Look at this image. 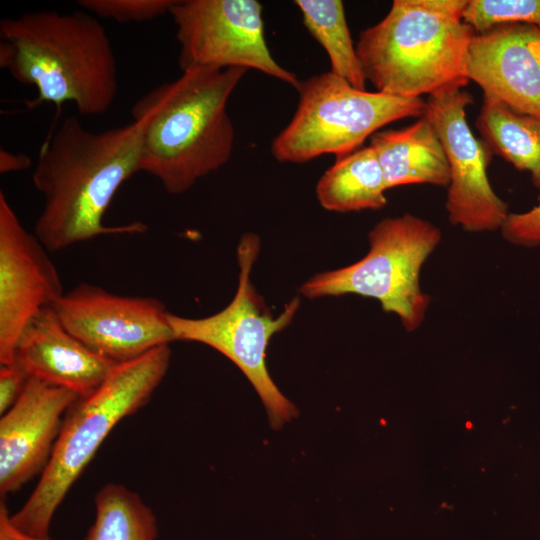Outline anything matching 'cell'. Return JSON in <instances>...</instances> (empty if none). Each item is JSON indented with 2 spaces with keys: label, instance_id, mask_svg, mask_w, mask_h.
<instances>
[{
  "label": "cell",
  "instance_id": "6",
  "mask_svg": "<svg viewBox=\"0 0 540 540\" xmlns=\"http://www.w3.org/2000/svg\"><path fill=\"white\" fill-rule=\"evenodd\" d=\"M441 241V229L414 214L383 218L369 231L363 258L314 275L300 292L311 299L346 294L376 299L407 332L416 331L431 303L421 289L420 272Z\"/></svg>",
  "mask_w": 540,
  "mask_h": 540
},
{
  "label": "cell",
  "instance_id": "25",
  "mask_svg": "<svg viewBox=\"0 0 540 540\" xmlns=\"http://www.w3.org/2000/svg\"><path fill=\"white\" fill-rule=\"evenodd\" d=\"M0 540H53L49 536L36 537L16 528L10 520V513L4 501L0 503Z\"/></svg>",
  "mask_w": 540,
  "mask_h": 540
},
{
  "label": "cell",
  "instance_id": "2",
  "mask_svg": "<svg viewBox=\"0 0 540 540\" xmlns=\"http://www.w3.org/2000/svg\"><path fill=\"white\" fill-rule=\"evenodd\" d=\"M246 72L194 67L141 96L131 107L140 130V172L177 195L224 166L235 141L227 105Z\"/></svg>",
  "mask_w": 540,
  "mask_h": 540
},
{
  "label": "cell",
  "instance_id": "18",
  "mask_svg": "<svg viewBox=\"0 0 540 540\" xmlns=\"http://www.w3.org/2000/svg\"><path fill=\"white\" fill-rule=\"evenodd\" d=\"M475 127L493 155L528 172L533 185L540 188V118L483 95Z\"/></svg>",
  "mask_w": 540,
  "mask_h": 540
},
{
  "label": "cell",
  "instance_id": "23",
  "mask_svg": "<svg viewBox=\"0 0 540 540\" xmlns=\"http://www.w3.org/2000/svg\"><path fill=\"white\" fill-rule=\"evenodd\" d=\"M508 243L525 248H540V196L537 204L523 212H510L501 229Z\"/></svg>",
  "mask_w": 540,
  "mask_h": 540
},
{
  "label": "cell",
  "instance_id": "9",
  "mask_svg": "<svg viewBox=\"0 0 540 540\" xmlns=\"http://www.w3.org/2000/svg\"><path fill=\"white\" fill-rule=\"evenodd\" d=\"M169 14L176 26L181 71L194 67L255 69L298 88L300 80L268 48L263 7L258 1L176 0Z\"/></svg>",
  "mask_w": 540,
  "mask_h": 540
},
{
  "label": "cell",
  "instance_id": "8",
  "mask_svg": "<svg viewBox=\"0 0 540 540\" xmlns=\"http://www.w3.org/2000/svg\"><path fill=\"white\" fill-rule=\"evenodd\" d=\"M260 251V239L248 233L237 247L240 268L238 287L231 302L221 311L203 318H186L168 313L176 341L206 344L230 359L247 377L263 402L270 425L281 428L297 415V409L279 390L266 367L270 339L295 317L300 299L290 300L274 316L250 280Z\"/></svg>",
  "mask_w": 540,
  "mask_h": 540
},
{
  "label": "cell",
  "instance_id": "14",
  "mask_svg": "<svg viewBox=\"0 0 540 540\" xmlns=\"http://www.w3.org/2000/svg\"><path fill=\"white\" fill-rule=\"evenodd\" d=\"M466 76L483 95L540 118V27L505 24L474 34Z\"/></svg>",
  "mask_w": 540,
  "mask_h": 540
},
{
  "label": "cell",
  "instance_id": "10",
  "mask_svg": "<svg viewBox=\"0 0 540 540\" xmlns=\"http://www.w3.org/2000/svg\"><path fill=\"white\" fill-rule=\"evenodd\" d=\"M425 102L423 116L435 127L449 164L445 201L449 222L470 233L500 231L510 212L489 181L493 153L466 119L472 95L454 86L429 95Z\"/></svg>",
  "mask_w": 540,
  "mask_h": 540
},
{
  "label": "cell",
  "instance_id": "15",
  "mask_svg": "<svg viewBox=\"0 0 540 540\" xmlns=\"http://www.w3.org/2000/svg\"><path fill=\"white\" fill-rule=\"evenodd\" d=\"M14 360L30 377L85 397L117 364L74 337L51 307L42 309L21 333Z\"/></svg>",
  "mask_w": 540,
  "mask_h": 540
},
{
  "label": "cell",
  "instance_id": "12",
  "mask_svg": "<svg viewBox=\"0 0 540 540\" xmlns=\"http://www.w3.org/2000/svg\"><path fill=\"white\" fill-rule=\"evenodd\" d=\"M38 237L0 192V363L14 361L27 324L63 294L59 273Z\"/></svg>",
  "mask_w": 540,
  "mask_h": 540
},
{
  "label": "cell",
  "instance_id": "16",
  "mask_svg": "<svg viewBox=\"0 0 540 540\" xmlns=\"http://www.w3.org/2000/svg\"><path fill=\"white\" fill-rule=\"evenodd\" d=\"M370 139L387 190L409 184L448 187L450 170L445 150L425 116L404 128L380 130Z\"/></svg>",
  "mask_w": 540,
  "mask_h": 540
},
{
  "label": "cell",
  "instance_id": "21",
  "mask_svg": "<svg viewBox=\"0 0 540 540\" xmlns=\"http://www.w3.org/2000/svg\"><path fill=\"white\" fill-rule=\"evenodd\" d=\"M462 21L475 34L505 24L540 27V0H467Z\"/></svg>",
  "mask_w": 540,
  "mask_h": 540
},
{
  "label": "cell",
  "instance_id": "13",
  "mask_svg": "<svg viewBox=\"0 0 540 540\" xmlns=\"http://www.w3.org/2000/svg\"><path fill=\"white\" fill-rule=\"evenodd\" d=\"M80 397L30 378L17 402L0 419V493L18 491L43 473L67 411Z\"/></svg>",
  "mask_w": 540,
  "mask_h": 540
},
{
  "label": "cell",
  "instance_id": "19",
  "mask_svg": "<svg viewBox=\"0 0 540 540\" xmlns=\"http://www.w3.org/2000/svg\"><path fill=\"white\" fill-rule=\"evenodd\" d=\"M302 21L312 37L327 52L330 72L357 89L366 90V79L340 0H296Z\"/></svg>",
  "mask_w": 540,
  "mask_h": 540
},
{
  "label": "cell",
  "instance_id": "22",
  "mask_svg": "<svg viewBox=\"0 0 540 540\" xmlns=\"http://www.w3.org/2000/svg\"><path fill=\"white\" fill-rule=\"evenodd\" d=\"M176 0H79L84 11L120 23L146 22L169 13Z\"/></svg>",
  "mask_w": 540,
  "mask_h": 540
},
{
  "label": "cell",
  "instance_id": "24",
  "mask_svg": "<svg viewBox=\"0 0 540 540\" xmlns=\"http://www.w3.org/2000/svg\"><path fill=\"white\" fill-rule=\"evenodd\" d=\"M29 374L15 360L0 367V414L8 411L20 398L29 380Z\"/></svg>",
  "mask_w": 540,
  "mask_h": 540
},
{
  "label": "cell",
  "instance_id": "26",
  "mask_svg": "<svg viewBox=\"0 0 540 540\" xmlns=\"http://www.w3.org/2000/svg\"><path fill=\"white\" fill-rule=\"evenodd\" d=\"M33 164L30 156L24 153H12L3 148L0 149V173L7 174L25 170Z\"/></svg>",
  "mask_w": 540,
  "mask_h": 540
},
{
  "label": "cell",
  "instance_id": "20",
  "mask_svg": "<svg viewBox=\"0 0 540 540\" xmlns=\"http://www.w3.org/2000/svg\"><path fill=\"white\" fill-rule=\"evenodd\" d=\"M96 515L83 540H156L157 519L134 491L118 483L104 485L95 496Z\"/></svg>",
  "mask_w": 540,
  "mask_h": 540
},
{
  "label": "cell",
  "instance_id": "17",
  "mask_svg": "<svg viewBox=\"0 0 540 540\" xmlns=\"http://www.w3.org/2000/svg\"><path fill=\"white\" fill-rule=\"evenodd\" d=\"M386 190L383 170L368 145L336 156L320 177L316 196L324 209L348 213L382 209L387 204Z\"/></svg>",
  "mask_w": 540,
  "mask_h": 540
},
{
  "label": "cell",
  "instance_id": "7",
  "mask_svg": "<svg viewBox=\"0 0 540 540\" xmlns=\"http://www.w3.org/2000/svg\"><path fill=\"white\" fill-rule=\"evenodd\" d=\"M296 90L297 109L271 144L280 162L302 164L352 152L384 126L422 117L426 105L422 98L357 89L330 71L300 81Z\"/></svg>",
  "mask_w": 540,
  "mask_h": 540
},
{
  "label": "cell",
  "instance_id": "1",
  "mask_svg": "<svg viewBox=\"0 0 540 540\" xmlns=\"http://www.w3.org/2000/svg\"><path fill=\"white\" fill-rule=\"evenodd\" d=\"M140 130L124 126L91 131L66 116L40 148L32 181L44 203L34 234L51 252L101 235L141 234L139 221L118 226L104 215L124 182L140 172Z\"/></svg>",
  "mask_w": 540,
  "mask_h": 540
},
{
  "label": "cell",
  "instance_id": "5",
  "mask_svg": "<svg viewBox=\"0 0 540 540\" xmlns=\"http://www.w3.org/2000/svg\"><path fill=\"white\" fill-rule=\"evenodd\" d=\"M169 345L117 363L103 383L67 411L52 456L35 489L10 520L22 532L49 536L53 516L113 428L142 408L165 377Z\"/></svg>",
  "mask_w": 540,
  "mask_h": 540
},
{
  "label": "cell",
  "instance_id": "3",
  "mask_svg": "<svg viewBox=\"0 0 540 540\" xmlns=\"http://www.w3.org/2000/svg\"><path fill=\"white\" fill-rule=\"evenodd\" d=\"M0 67L35 87L30 108L73 103L79 114L105 113L118 94L115 54L103 24L86 11L26 12L0 21Z\"/></svg>",
  "mask_w": 540,
  "mask_h": 540
},
{
  "label": "cell",
  "instance_id": "4",
  "mask_svg": "<svg viewBox=\"0 0 540 540\" xmlns=\"http://www.w3.org/2000/svg\"><path fill=\"white\" fill-rule=\"evenodd\" d=\"M467 0H395L361 31L356 52L378 92L421 98L468 83L466 60L474 31L462 21Z\"/></svg>",
  "mask_w": 540,
  "mask_h": 540
},
{
  "label": "cell",
  "instance_id": "11",
  "mask_svg": "<svg viewBox=\"0 0 540 540\" xmlns=\"http://www.w3.org/2000/svg\"><path fill=\"white\" fill-rule=\"evenodd\" d=\"M51 308L74 337L115 363L176 341L169 312L154 297L124 296L80 283L64 292Z\"/></svg>",
  "mask_w": 540,
  "mask_h": 540
}]
</instances>
